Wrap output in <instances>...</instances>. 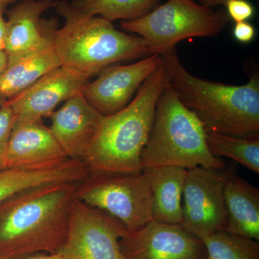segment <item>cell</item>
Masks as SVG:
<instances>
[{"mask_svg": "<svg viewBox=\"0 0 259 259\" xmlns=\"http://www.w3.org/2000/svg\"><path fill=\"white\" fill-rule=\"evenodd\" d=\"M0 259H69L61 253L55 254H48V253H39V254L30 255L28 256L21 257L17 258H3Z\"/></svg>", "mask_w": 259, "mask_h": 259, "instance_id": "obj_27", "label": "cell"}, {"mask_svg": "<svg viewBox=\"0 0 259 259\" xmlns=\"http://www.w3.org/2000/svg\"><path fill=\"white\" fill-rule=\"evenodd\" d=\"M15 121L14 114L6 102L0 107V171L7 169L8 143Z\"/></svg>", "mask_w": 259, "mask_h": 259, "instance_id": "obj_23", "label": "cell"}, {"mask_svg": "<svg viewBox=\"0 0 259 259\" xmlns=\"http://www.w3.org/2000/svg\"><path fill=\"white\" fill-rule=\"evenodd\" d=\"M8 65V58L5 51H0V74L3 72V71L7 67Z\"/></svg>", "mask_w": 259, "mask_h": 259, "instance_id": "obj_29", "label": "cell"}, {"mask_svg": "<svg viewBox=\"0 0 259 259\" xmlns=\"http://www.w3.org/2000/svg\"><path fill=\"white\" fill-rule=\"evenodd\" d=\"M158 3L159 0H74L72 3L84 14L112 22L141 18L155 9Z\"/></svg>", "mask_w": 259, "mask_h": 259, "instance_id": "obj_21", "label": "cell"}, {"mask_svg": "<svg viewBox=\"0 0 259 259\" xmlns=\"http://www.w3.org/2000/svg\"><path fill=\"white\" fill-rule=\"evenodd\" d=\"M229 20L224 10L214 11L192 0H168L141 18L122 21L121 27L141 35L152 55H161L189 37L216 36Z\"/></svg>", "mask_w": 259, "mask_h": 259, "instance_id": "obj_6", "label": "cell"}, {"mask_svg": "<svg viewBox=\"0 0 259 259\" xmlns=\"http://www.w3.org/2000/svg\"><path fill=\"white\" fill-rule=\"evenodd\" d=\"M160 56L170 84L207 132L245 139L259 136L258 73L241 86L212 82L189 73L181 63L176 48Z\"/></svg>", "mask_w": 259, "mask_h": 259, "instance_id": "obj_2", "label": "cell"}, {"mask_svg": "<svg viewBox=\"0 0 259 259\" xmlns=\"http://www.w3.org/2000/svg\"><path fill=\"white\" fill-rule=\"evenodd\" d=\"M207 259H259L258 241L218 231L202 240Z\"/></svg>", "mask_w": 259, "mask_h": 259, "instance_id": "obj_22", "label": "cell"}, {"mask_svg": "<svg viewBox=\"0 0 259 259\" xmlns=\"http://www.w3.org/2000/svg\"><path fill=\"white\" fill-rule=\"evenodd\" d=\"M152 194L153 220L170 224L181 225L182 195L187 170L183 167H146Z\"/></svg>", "mask_w": 259, "mask_h": 259, "instance_id": "obj_18", "label": "cell"}, {"mask_svg": "<svg viewBox=\"0 0 259 259\" xmlns=\"http://www.w3.org/2000/svg\"><path fill=\"white\" fill-rule=\"evenodd\" d=\"M206 141L213 156L231 158L250 171L259 173V136L245 139L207 132Z\"/></svg>", "mask_w": 259, "mask_h": 259, "instance_id": "obj_20", "label": "cell"}, {"mask_svg": "<svg viewBox=\"0 0 259 259\" xmlns=\"http://www.w3.org/2000/svg\"><path fill=\"white\" fill-rule=\"evenodd\" d=\"M75 198L118 220L127 231L152 221V194L146 172L90 171L77 183Z\"/></svg>", "mask_w": 259, "mask_h": 259, "instance_id": "obj_7", "label": "cell"}, {"mask_svg": "<svg viewBox=\"0 0 259 259\" xmlns=\"http://www.w3.org/2000/svg\"><path fill=\"white\" fill-rule=\"evenodd\" d=\"M4 10L0 8V51H5L6 40L7 21L3 16Z\"/></svg>", "mask_w": 259, "mask_h": 259, "instance_id": "obj_26", "label": "cell"}, {"mask_svg": "<svg viewBox=\"0 0 259 259\" xmlns=\"http://www.w3.org/2000/svg\"><path fill=\"white\" fill-rule=\"evenodd\" d=\"M76 185L30 187L0 203V258L59 253L67 239Z\"/></svg>", "mask_w": 259, "mask_h": 259, "instance_id": "obj_1", "label": "cell"}, {"mask_svg": "<svg viewBox=\"0 0 259 259\" xmlns=\"http://www.w3.org/2000/svg\"><path fill=\"white\" fill-rule=\"evenodd\" d=\"M89 173L84 161L74 159L47 168H7L0 171V203L30 187L51 183H79Z\"/></svg>", "mask_w": 259, "mask_h": 259, "instance_id": "obj_17", "label": "cell"}, {"mask_svg": "<svg viewBox=\"0 0 259 259\" xmlns=\"http://www.w3.org/2000/svg\"><path fill=\"white\" fill-rule=\"evenodd\" d=\"M60 66V59L54 46L8 64L0 74V95L9 100Z\"/></svg>", "mask_w": 259, "mask_h": 259, "instance_id": "obj_19", "label": "cell"}, {"mask_svg": "<svg viewBox=\"0 0 259 259\" xmlns=\"http://www.w3.org/2000/svg\"><path fill=\"white\" fill-rule=\"evenodd\" d=\"M225 5L228 16L236 23L246 21L254 14V8L247 0H228Z\"/></svg>", "mask_w": 259, "mask_h": 259, "instance_id": "obj_24", "label": "cell"}, {"mask_svg": "<svg viewBox=\"0 0 259 259\" xmlns=\"http://www.w3.org/2000/svg\"><path fill=\"white\" fill-rule=\"evenodd\" d=\"M15 0H0V8L5 10L7 5H9L10 3H13Z\"/></svg>", "mask_w": 259, "mask_h": 259, "instance_id": "obj_30", "label": "cell"}, {"mask_svg": "<svg viewBox=\"0 0 259 259\" xmlns=\"http://www.w3.org/2000/svg\"><path fill=\"white\" fill-rule=\"evenodd\" d=\"M8 101V100L7 99H5V97H3L2 96V95H0V107L3 106V105Z\"/></svg>", "mask_w": 259, "mask_h": 259, "instance_id": "obj_31", "label": "cell"}, {"mask_svg": "<svg viewBox=\"0 0 259 259\" xmlns=\"http://www.w3.org/2000/svg\"><path fill=\"white\" fill-rule=\"evenodd\" d=\"M227 221L225 231L259 240V189L237 175H230L224 189Z\"/></svg>", "mask_w": 259, "mask_h": 259, "instance_id": "obj_16", "label": "cell"}, {"mask_svg": "<svg viewBox=\"0 0 259 259\" xmlns=\"http://www.w3.org/2000/svg\"><path fill=\"white\" fill-rule=\"evenodd\" d=\"M200 1L202 2L203 5L211 8V7L217 6L219 5H225L228 0H200Z\"/></svg>", "mask_w": 259, "mask_h": 259, "instance_id": "obj_28", "label": "cell"}, {"mask_svg": "<svg viewBox=\"0 0 259 259\" xmlns=\"http://www.w3.org/2000/svg\"><path fill=\"white\" fill-rule=\"evenodd\" d=\"M90 79L64 67L56 68L7 101L15 120L50 117L59 104L81 93Z\"/></svg>", "mask_w": 259, "mask_h": 259, "instance_id": "obj_13", "label": "cell"}, {"mask_svg": "<svg viewBox=\"0 0 259 259\" xmlns=\"http://www.w3.org/2000/svg\"><path fill=\"white\" fill-rule=\"evenodd\" d=\"M201 259H207V258H201Z\"/></svg>", "mask_w": 259, "mask_h": 259, "instance_id": "obj_32", "label": "cell"}, {"mask_svg": "<svg viewBox=\"0 0 259 259\" xmlns=\"http://www.w3.org/2000/svg\"><path fill=\"white\" fill-rule=\"evenodd\" d=\"M161 63V56L153 54L134 64L108 66L99 73L96 80L85 85L81 94L102 115H113L131 101Z\"/></svg>", "mask_w": 259, "mask_h": 259, "instance_id": "obj_11", "label": "cell"}, {"mask_svg": "<svg viewBox=\"0 0 259 259\" xmlns=\"http://www.w3.org/2000/svg\"><path fill=\"white\" fill-rule=\"evenodd\" d=\"M169 83L162 61L124 108L113 115L104 116L83 159L90 171L133 175L142 172L141 152L152 127L158 99Z\"/></svg>", "mask_w": 259, "mask_h": 259, "instance_id": "obj_3", "label": "cell"}, {"mask_svg": "<svg viewBox=\"0 0 259 259\" xmlns=\"http://www.w3.org/2000/svg\"><path fill=\"white\" fill-rule=\"evenodd\" d=\"M55 8L66 19L54 48L66 69L90 79L115 63L152 55L143 37L119 31L106 19L84 14L69 2H56Z\"/></svg>", "mask_w": 259, "mask_h": 259, "instance_id": "obj_4", "label": "cell"}, {"mask_svg": "<svg viewBox=\"0 0 259 259\" xmlns=\"http://www.w3.org/2000/svg\"><path fill=\"white\" fill-rule=\"evenodd\" d=\"M207 131L192 110L182 103L170 83L158 99L152 127L141 155V166H197L223 170L226 164L213 156Z\"/></svg>", "mask_w": 259, "mask_h": 259, "instance_id": "obj_5", "label": "cell"}, {"mask_svg": "<svg viewBox=\"0 0 259 259\" xmlns=\"http://www.w3.org/2000/svg\"><path fill=\"white\" fill-rule=\"evenodd\" d=\"M233 167L223 170L197 166L187 170L181 226L203 240L226 226L224 189Z\"/></svg>", "mask_w": 259, "mask_h": 259, "instance_id": "obj_8", "label": "cell"}, {"mask_svg": "<svg viewBox=\"0 0 259 259\" xmlns=\"http://www.w3.org/2000/svg\"><path fill=\"white\" fill-rule=\"evenodd\" d=\"M71 159L42 120H15L8 143L7 168H42Z\"/></svg>", "mask_w": 259, "mask_h": 259, "instance_id": "obj_14", "label": "cell"}, {"mask_svg": "<svg viewBox=\"0 0 259 259\" xmlns=\"http://www.w3.org/2000/svg\"><path fill=\"white\" fill-rule=\"evenodd\" d=\"M255 35V29L252 24L246 21L238 22L233 29V36L241 44H248L253 40Z\"/></svg>", "mask_w": 259, "mask_h": 259, "instance_id": "obj_25", "label": "cell"}, {"mask_svg": "<svg viewBox=\"0 0 259 259\" xmlns=\"http://www.w3.org/2000/svg\"><path fill=\"white\" fill-rule=\"evenodd\" d=\"M103 117L80 93L51 114L49 128L68 158L83 161Z\"/></svg>", "mask_w": 259, "mask_h": 259, "instance_id": "obj_15", "label": "cell"}, {"mask_svg": "<svg viewBox=\"0 0 259 259\" xmlns=\"http://www.w3.org/2000/svg\"><path fill=\"white\" fill-rule=\"evenodd\" d=\"M54 0H23L8 12L5 53L8 64L54 47L58 20L40 18Z\"/></svg>", "mask_w": 259, "mask_h": 259, "instance_id": "obj_12", "label": "cell"}, {"mask_svg": "<svg viewBox=\"0 0 259 259\" xmlns=\"http://www.w3.org/2000/svg\"><path fill=\"white\" fill-rule=\"evenodd\" d=\"M126 231L113 216L74 198L67 239L59 253L69 259H124L120 240Z\"/></svg>", "mask_w": 259, "mask_h": 259, "instance_id": "obj_9", "label": "cell"}, {"mask_svg": "<svg viewBox=\"0 0 259 259\" xmlns=\"http://www.w3.org/2000/svg\"><path fill=\"white\" fill-rule=\"evenodd\" d=\"M124 259H201L202 240L181 225L152 221L120 240Z\"/></svg>", "mask_w": 259, "mask_h": 259, "instance_id": "obj_10", "label": "cell"}]
</instances>
